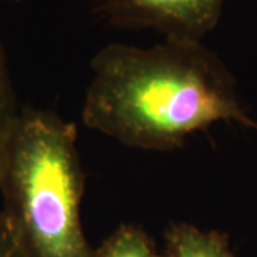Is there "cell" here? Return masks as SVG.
Listing matches in <instances>:
<instances>
[{"mask_svg":"<svg viewBox=\"0 0 257 257\" xmlns=\"http://www.w3.org/2000/svg\"><path fill=\"white\" fill-rule=\"evenodd\" d=\"M86 127L124 146L169 152L219 121L248 119L234 82L203 42L152 47L111 43L92 60L83 101Z\"/></svg>","mask_w":257,"mask_h":257,"instance_id":"1","label":"cell"},{"mask_svg":"<svg viewBox=\"0 0 257 257\" xmlns=\"http://www.w3.org/2000/svg\"><path fill=\"white\" fill-rule=\"evenodd\" d=\"M77 133L56 113L19 109L0 155V219L25 257H94L82 224Z\"/></svg>","mask_w":257,"mask_h":257,"instance_id":"2","label":"cell"},{"mask_svg":"<svg viewBox=\"0 0 257 257\" xmlns=\"http://www.w3.org/2000/svg\"><path fill=\"white\" fill-rule=\"evenodd\" d=\"M111 26L150 29L166 40L203 42L217 26L226 0H93Z\"/></svg>","mask_w":257,"mask_h":257,"instance_id":"3","label":"cell"},{"mask_svg":"<svg viewBox=\"0 0 257 257\" xmlns=\"http://www.w3.org/2000/svg\"><path fill=\"white\" fill-rule=\"evenodd\" d=\"M160 257H233L226 236L184 221L172 223L165 233Z\"/></svg>","mask_w":257,"mask_h":257,"instance_id":"4","label":"cell"},{"mask_svg":"<svg viewBox=\"0 0 257 257\" xmlns=\"http://www.w3.org/2000/svg\"><path fill=\"white\" fill-rule=\"evenodd\" d=\"M94 257H160V253L142 227L121 224L96 248Z\"/></svg>","mask_w":257,"mask_h":257,"instance_id":"5","label":"cell"},{"mask_svg":"<svg viewBox=\"0 0 257 257\" xmlns=\"http://www.w3.org/2000/svg\"><path fill=\"white\" fill-rule=\"evenodd\" d=\"M18 111L19 107L15 101L8 62L0 45V155L8 138V133L13 124V120L18 116Z\"/></svg>","mask_w":257,"mask_h":257,"instance_id":"6","label":"cell"},{"mask_svg":"<svg viewBox=\"0 0 257 257\" xmlns=\"http://www.w3.org/2000/svg\"><path fill=\"white\" fill-rule=\"evenodd\" d=\"M0 257H25L0 219Z\"/></svg>","mask_w":257,"mask_h":257,"instance_id":"7","label":"cell"},{"mask_svg":"<svg viewBox=\"0 0 257 257\" xmlns=\"http://www.w3.org/2000/svg\"><path fill=\"white\" fill-rule=\"evenodd\" d=\"M13 2H20V0H13Z\"/></svg>","mask_w":257,"mask_h":257,"instance_id":"8","label":"cell"}]
</instances>
